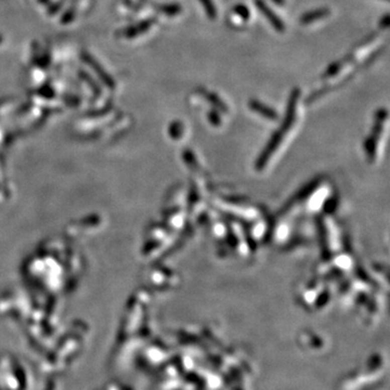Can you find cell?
<instances>
[{
	"mask_svg": "<svg viewBox=\"0 0 390 390\" xmlns=\"http://www.w3.org/2000/svg\"><path fill=\"white\" fill-rule=\"evenodd\" d=\"M255 4L257 6V8L259 9L260 12H262V15L267 18V20L269 21L270 24L273 26V29L275 31L283 32L285 30L283 21L278 18L272 10H271L270 7H268L263 0H255Z\"/></svg>",
	"mask_w": 390,
	"mask_h": 390,
	"instance_id": "6da1fadb",
	"label": "cell"
},
{
	"mask_svg": "<svg viewBox=\"0 0 390 390\" xmlns=\"http://www.w3.org/2000/svg\"><path fill=\"white\" fill-rule=\"evenodd\" d=\"M331 15V11L329 9H319V10H313L309 11L305 15L302 16L301 18V22L305 25L311 24L313 22H317V21L326 18L327 16Z\"/></svg>",
	"mask_w": 390,
	"mask_h": 390,
	"instance_id": "7a4b0ae2",
	"label": "cell"
},
{
	"mask_svg": "<svg viewBox=\"0 0 390 390\" xmlns=\"http://www.w3.org/2000/svg\"><path fill=\"white\" fill-rule=\"evenodd\" d=\"M83 59H85V61L87 62V63L94 69V72L98 73V75L100 76V78H101L104 82H106L110 88H114V82L112 81V79L110 78V76H109L106 72H103V71H102V68L100 67V65L98 64L94 60H92L91 58H90L88 54H87V55H83Z\"/></svg>",
	"mask_w": 390,
	"mask_h": 390,
	"instance_id": "3957f363",
	"label": "cell"
},
{
	"mask_svg": "<svg viewBox=\"0 0 390 390\" xmlns=\"http://www.w3.org/2000/svg\"><path fill=\"white\" fill-rule=\"evenodd\" d=\"M249 107H250V109H253L254 111H256V112H258L259 114L266 116V117H269V118H275L276 117V113H275L274 110L266 107L263 103L257 101V100H250Z\"/></svg>",
	"mask_w": 390,
	"mask_h": 390,
	"instance_id": "277c9868",
	"label": "cell"
},
{
	"mask_svg": "<svg viewBox=\"0 0 390 390\" xmlns=\"http://www.w3.org/2000/svg\"><path fill=\"white\" fill-rule=\"evenodd\" d=\"M152 24H153V21H145V22L141 23L140 25H137L136 27H131V29H128L126 31V33H125V35H126L127 37H135V36H137V35L144 33L145 31H148Z\"/></svg>",
	"mask_w": 390,
	"mask_h": 390,
	"instance_id": "5b68a950",
	"label": "cell"
},
{
	"mask_svg": "<svg viewBox=\"0 0 390 390\" xmlns=\"http://www.w3.org/2000/svg\"><path fill=\"white\" fill-rule=\"evenodd\" d=\"M199 91H201L202 95L206 96V98H207V100H210L212 103H214V106H217V107H219V108H221V109H224V110H225V104L222 103V101L219 99L218 94H216V93L211 92V91H207L206 89H203V88L200 89Z\"/></svg>",
	"mask_w": 390,
	"mask_h": 390,
	"instance_id": "8992f818",
	"label": "cell"
},
{
	"mask_svg": "<svg viewBox=\"0 0 390 390\" xmlns=\"http://www.w3.org/2000/svg\"><path fill=\"white\" fill-rule=\"evenodd\" d=\"M161 12L165 13L167 16H177L181 12V7L177 4H170V5H163L159 7L158 9Z\"/></svg>",
	"mask_w": 390,
	"mask_h": 390,
	"instance_id": "52a82bcc",
	"label": "cell"
},
{
	"mask_svg": "<svg viewBox=\"0 0 390 390\" xmlns=\"http://www.w3.org/2000/svg\"><path fill=\"white\" fill-rule=\"evenodd\" d=\"M200 2L203 5L208 18L211 20H216V18H217V11H216L213 0H200Z\"/></svg>",
	"mask_w": 390,
	"mask_h": 390,
	"instance_id": "ba28073f",
	"label": "cell"
},
{
	"mask_svg": "<svg viewBox=\"0 0 390 390\" xmlns=\"http://www.w3.org/2000/svg\"><path fill=\"white\" fill-rule=\"evenodd\" d=\"M233 11L235 12V15H238L242 20L246 21L250 17V12H249L248 8L244 5H236L233 8Z\"/></svg>",
	"mask_w": 390,
	"mask_h": 390,
	"instance_id": "9c48e42d",
	"label": "cell"
},
{
	"mask_svg": "<svg viewBox=\"0 0 390 390\" xmlns=\"http://www.w3.org/2000/svg\"><path fill=\"white\" fill-rule=\"evenodd\" d=\"M272 2H273L274 4H276V5H278V6H283V5L285 4L284 0H272Z\"/></svg>",
	"mask_w": 390,
	"mask_h": 390,
	"instance_id": "30bf717a",
	"label": "cell"
}]
</instances>
